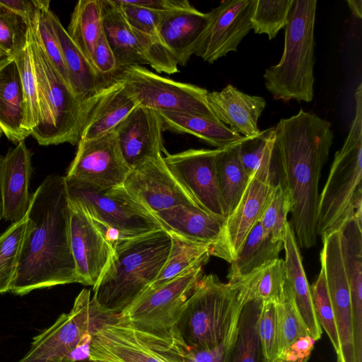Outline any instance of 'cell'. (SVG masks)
Returning <instances> with one entry per match:
<instances>
[{
  "mask_svg": "<svg viewBox=\"0 0 362 362\" xmlns=\"http://www.w3.org/2000/svg\"><path fill=\"white\" fill-rule=\"evenodd\" d=\"M274 131V156L291 199V226L298 245L310 248L317 242L319 180L333 143L332 125L300 110L280 119Z\"/></svg>",
  "mask_w": 362,
  "mask_h": 362,
  "instance_id": "6da1fadb",
  "label": "cell"
},
{
  "mask_svg": "<svg viewBox=\"0 0 362 362\" xmlns=\"http://www.w3.org/2000/svg\"><path fill=\"white\" fill-rule=\"evenodd\" d=\"M32 229L23 244L10 292L78 283L70 243V206L65 176H47L32 194Z\"/></svg>",
  "mask_w": 362,
  "mask_h": 362,
  "instance_id": "7a4b0ae2",
  "label": "cell"
},
{
  "mask_svg": "<svg viewBox=\"0 0 362 362\" xmlns=\"http://www.w3.org/2000/svg\"><path fill=\"white\" fill-rule=\"evenodd\" d=\"M171 237L165 229L122 240L93 287L98 304L115 315L127 309L152 284L168 257Z\"/></svg>",
  "mask_w": 362,
  "mask_h": 362,
  "instance_id": "3957f363",
  "label": "cell"
},
{
  "mask_svg": "<svg viewBox=\"0 0 362 362\" xmlns=\"http://www.w3.org/2000/svg\"><path fill=\"white\" fill-rule=\"evenodd\" d=\"M249 300V290L243 280L223 283L214 274L203 275L185 303L173 331L189 349L214 347L236 327Z\"/></svg>",
  "mask_w": 362,
  "mask_h": 362,
  "instance_id": "277c9868",
  "label": "cell"
},
{
  "mask_svg": "<svg viewBox=\"0 0 362 362\" xmlns=\"http://www.w3.org/2000/svg\"><path fill=\"white\" fill-rule=\"evenodd\" d=\"M356 111L348 135L335 153L320 194L316 230L321 238L362 218V84L355 92Z\"/></svg>",
  "mask_w": 362,
  "mask_h": 362,
  "instance_id": "5b68a950",
  "label": "cell"
},
{
  "mask_svg": "<svg viewBox=\"0 0 362 362\" xmlns=\"http://www.w3.org/2000/svg\"><path fill=\"white\" fill-rule=\"evenodd\" d=\"M315 0H293L285 26L279 62L264 74V85L275 100L311 102L314 96Z\"/></svg>",
  "mask_w": 362,
  "mask_h": 362,
  "instance_id": "8992f818",
  "label": "cell"
},
{
  "mask_svg": "<svg viewBox=\"0 0 362 362\" xmlns=\"http://www.w3.org/2000/svg\"><path fill=\"white\" fill-rule=\"evenodd\" d=\"M38 93V122L31 136L41 146L78 143L83 104L51 64L29 25Z\"/></svg>",
  "mask_w": 362,
  "mask_h": 362,
  "instance_id": "52a82bcc",
  "label": "cell"
},
{
  "mask_svg": "<svg viewBox=\"0 0 362 362\" xmlns=\"http://www.w3.org/2000/svg\"><path fill=\"white\" fill-rule=\"evenodd\" d=\"M66 181L70 200L78 203L113 245L164 229L157 218L136 202L123 185L100 189Z\"/></svg>",
  "mask_w": 362,
  "mask_h": 362,
  "instance_id": "ba28073f",
  "label": "cell"
},
{
  "mask_svg": "<svg viewBox=\"0 0 362 362\" xmlns=\"http://www.w3.org/2000/svg\"><path fill=\"white\" fill-rule=\"evenodd\" d=\"M204 265L196 264L161 286L146 290L119 315L141 333L173 340V327L203 276Z\"/></svg>",
  "mask_w": 362,
  "mask_h": 362,
  "instance_id": "9c48e42d",
  "label": "cell"
},
{
  "mask_svg": "<svg viewBox=\"0 0 362 362\" xmlns=\"http://www.w3.org/2000/svg\"><path fill=\"white\" fill-rule=\"evenodd\" d=\"M116 80L122 82L144 107L157 112L188 113L218 120L208 106V90L204 88L175 81L139 65L122 69Z\"/></svg>",
  "mask_w": 362,
  "mask_h": 362,
  "instance_id": "30bf717a",
  "label": "cell"
},
{
  "mask_svg": "<svg viewBox=\"0 0 362 362\" xmlns=\"http://www.w3.org/2000/svg\"><path fill=\"white\" fill-rule=\"evenodd\" d=\"M108 313L90 291L83 288L69 313H62L49 328L35 336L27 354L17 362H60Z\"/></svg>",
  "mask_w": 362,
  "mask_h": 362,
  "instance_id": "8fae6325",
  "label": "cell"
},
{
  "mask_svg": "<svg viewBox=\"0 0 362 362\" xmlns=\"http://www.w3.org/2000/svg\"><path fill=\"white\" fill-rule=\"evenodd\" d=\"M275 165L273 144L251 177L235 209L226 219L223 259L228 263L235 259L272 198L276 186Z\"/></svg>",
  "mask_w": 362,
  "mask_h": 362,
  "instance_id": "7c38bea8",
  "label": "cell"
},
{
  "mask_svg": "<svg viewBox=\"0 0 362 362\" xmlns=\"http://www.w3.org/2000/svg\"><path fill=\"white\" fill-rule=\"evenodd\" d=\"M65 176L67 181L100 189L122 185L130 169L124 162L115 133L93 139H80Z\"/></svg>",
  "mask_w": 362,
  "mask_h": 362,
  "instance_id": "4fadbf2b",
  "label": "cell"
},
{
  "mask_svg": "<svg viewBox=\"0 0 362 362\" xmlns=\"http://www.w3.org/2000/svg\"><path fill=\"white\" fill-rule=\"evenodd\" d=\"M320 252L327 286L332 302L339 349L337 362H358L356 358L351 301L340 247V233L335 231L322 238Z\"/></svg>",
  "mask_w": 362,
  "mask_h": 362,
  "instance_id": "5bb4252c",
  "label": "cell"
},
{
  "mask_svg": "<svg viewBox=\"0 0 362 362\" xmlns=\"http://www.w3.org/2000/svg\"><path fill=\"white\" fill-rule=\"evenodd\" d=\"M217 151L218 148L188 149L167 153L163 160L199 207L212 215L225 218L216 177Z\"/></svg>",
  "mask_w": 362,
  "mask_h": 362,
  "instance_id": "9a60e30c",
  "label": "cell"
},
{
  "mask_svg": "<svg viewBox=\"0 0 362 362\" xmlns=\"http://www.w3.org/2000/svg\"><path fill=\"white\" fill-rule=\"evenodd\" d=\"M89 358L95 362H169L120 315L110 314L91 332Z\"/></svg>",
  "mask_w": 362,
  "mask_h": 362,
  "instance_id": "2e32d148",
  "label": "cell"
},
{
  "mask_svg": "<svg viewBox=\"0 0 362 362\" xmlns=\"http://www.w3.org/2000/svg\"><path fill=\"white\" fill-rule=\"evenodd\" d=\"M70 243L78 283L94 287L114 252L113 245L85 210L69 199Z\"/></svg>",
  "mask_w": 362,
  "mask_h": 362,
  "instance_id": "e0dca14e",
  "label": "cell"
},
{
  "mask_svg": "<svg viewBox=\"0 0 362 362\" xmlns=\"http://www.w3.org/2000/svg\"><path fill=\"white\" fill-rule=\"evenodd\" d=\"M122 185L153 214L177 206H197L168 168L162 155L131 170Z\"/></svg>",
  "mask_w": 362,
  "mask_h": 362,
  "instance_id": "ac0fdd59",
  "label": "cell"
},
{
  "mask_svg": "<svg viewBox=\"0 0 362 362\" xmlns=\"http://www.w3.org/2000/svg\"><path fill=\"white\" fill-rule=\"evenodd\" d=\"M257 0H226L210 12L211 21L196 55L212 64L230 52H237L252 30L251 18Z\"/></svg>",
  "mask_w": 362,
  "mask_h": 362,
  "instance_id": "d6986e66",
  "label": "cell"
},
{
  "mask_svg": "<svg viewBox=\"0 0 362 362\" xmlns=\"http://www.w3.org/2000/svg\"><path fill=\"white\" fill-rule=\"evenodd\" d=\"M157 111L139 105L113 130L127 165L133 170L166 152Z\"/></svg>",
  "mask_w": 362,
  "mask_h": 362,
  "instance_id": "ffe728a7",
  "label": "cell"
},
{
  "mask_svg": "<svg viewBox=\"0 0 362 362\" xmlns=\"http://www.w3.org/2000/svg\"><path fill=\"white\" fill-rule=\"evenodd\" d=\"M32 153L25 141L9 148L0 158V199L2 218L17 222L28 213L32 194L30 181L33 173Z\"/></svg>",
  "mask_w": 362,
  "mask_h": 362,
  "instance_id": "44dd1931",
  "label": "cell"
},
{
  "mask_svg": "<svg viewBox=\"0 0 362 362\" xmlns=\"http://www.w3.org/2000/svg\"><path fill=\"white\" fill-rule=\"evenodd\" d=\"M80 139L101 136L114 129L139 104L119 81L103 87L82 103Z\"/></svg>",
  "mask_w": 362,
  "mask_h": 362,
  "instance_id": "7402d4cb",
  "label": "cell"
},
{
  "mask_svg": "<svg viewBox=\"0 0 362 362\" xmlns=\"http://www.w3.org/2000/svg\"><path fill=\"white\" fill-rule=\"evenodd\" d=\"M153 215L170 233L209 244L213 248V256L223 258L225 218L212 215L196 205L177 206Z\"/></svg>",
  "mask_w": 362,
  "mask_h": 362,
  "instance_id": "603a6c76",
  "label": "cell"
},
{
  "mask_svg": "<svg viewBox=\"0 0 362 362\" xmlns=\"http://www.w3.org/2000/svg\"><path fill=\"white\" fill-rule=\"evenodd\" d=\"M206 102L218 120L244 137L259 134L258 119L266 107L260 96L246 94L228 84L220 91L208 92Z\"/></svg>",
  "mask_w": 362,
  "mask_h": 362,
  "instance_id": "cb8c5ba5",
  "label": "cell"
},
{
  "mask_svg": "<svg viewBox=\"0 0 362 362\" xmlns=\"http://www.w3.org/2000/svg\"><path fill=\"white\" fill-rule=\"evenodd\" d=\"M210 21V12L203 13L193 6L165 14L159 25V33L179 65L185 66L196 54Z\"/></svg>",
  "mask_w": 362,
  "mask_h": 362,
  "instance_id": "d4e9b609",
  "label": "cell"
},
{
  "mask_svg": "<svg viewBox=\"0 0 362 362\" xmlns=\"http://www.w3.org/2000/svg\"><path fill=\"white\" fill-rule=\"evenodd\" d=\"M353 218L340 229L343 265L351 301L356 351H362V225Z\"/></svg>",
  "mask_w": 362,
  "mask_h": 362,
  "instance_id": "484cf974",
  "label": "cell"
},
{
  "mask_svg": "<svg viewBox=\"0 0 362 362\" xmlns=\"http://www.w3.org/2000/svg\"><path fill=\"white\" fill-rule=\"evenodd\" d=\"M25 103L18 66L8 57L0 67V130L15 144L30 134L23 127Z\"/></svg>",
  "mask_w": 362,
  "mask_h": 362,
  "instance_id": "4316f807",
  "label": "cell"
},
{
  "mask_svg": "<svg viewBox=\"0 0 362 362\" xmlns=\"http://www.w3.org/2000/svg\"><path fill=\"white\" fill-rule=\"evenodd\" d=\"M284 249L287 280L296 310L309 335L316 341L320 339L322 330L314 311L310 288L303 269L299 247L289 223L286 227Z\"/></svg>",
  "mask_w": 362,
  "mask_h": 362,
  "instance_id": "83f0119b",
  "label": "cell"
},
{
  "mask_svg": "<svg viewBox=\"0 0 362 362\" xmlns=\"http://www.w3.org/2000/svg\"><path fill=\"white\" fill-rule=\"evenodd\" d=\"M103 27L118 68L148 64L131 27L113 0H100Z\"/></svg>",
  "mask_w": 362,
  "mask_h": 362,
  "instance_id": "f1b7e54d",
  "label": "cell"
},
{
  "mask_svg": "<svg viewBox=\"0 0 362 362\" xmlns=\"http://www.w3.org/2000/svg\"><path fill=\"white\" fill-rule=\"evenodd\" d=\"M49 18L62 50L70 87L83 103L103 87L91 64L73 42L52 10L49 11Z\"/></svg>",
  "mask_w": 362,
  "mask_h": 362,
  "instance_id": "f546056e",
  "label": "cell"
},
{
  "mask_svg": "<svg viewBox=\"0 0 362 362\" xmlns=\"http://www.w3.org/2000/svg\"><path fill=\"white\" fill-rule=\"evenodd\" d=\"M158 113L163 130L192 134L216 148H225L240 142L245 138L218 120L182 112Z\"/></svg>",
  "mask_w": 362,
  "mask_h": 362,
  "instance_id": "4dcf8cb0",
  "label": "cell"
},
{
  "mask_svg": "<svg viewBox=\"0 0 362 362\" xmlns=\"http://www.w3.org/2000/svg\"><path fill=\"white\" fill-rule=\"evenodd\" d=\"M240 143L218 148L215 158L218 186L226 219L235 209L251 178L239 157Z\"/></svg>",
  "mask_w": 362,
  "mask_h": 362,
  "instance_id": "1f68e13d",
  "label": "cell"
},
{
  "mask_svg": "<svg viewBox=\"0 0 362 362\" xmlns=\"http://www.w3.org/2000/svg\"><path fill=\"white\" fill-rule=\"evenodd\" d=\"M284 242H274L259 223L251 230L235 259L230 263L229 281L240 280L267 262L279 258Z\"/></svg>",
  "mask_w": 362,
  "mask_h": 362,
  "instance_id": "d6a6232c",
  "label": "cell"
},
{
  "mask_svg": "<svg viewBox=\"0 0 362 362\" xmlns=\"http://www.w3.org/2000/svg\"><path fill=\"white\" fill-rule=\"evenodd\" d=\"M66 32L93 66L94 51L103 33L100 0L78 1L71 13Z\"/></svg>",
  "mask_w": 362,
  "mask_h": 362,
  "instance_id": "836d02e7",
  "label": "cell"
},
{
  "mask_svg": "<svg viewBox=\"0 0 362 362\" xmlns=\"http://www.w3.org/2000/svg\"><path fill=\"white\" fill-rule=\"evenodd\" d=\"M170 234L171 246L168 257L159 275L148 289L161 286L196 264H205L213 256L211 245Z\"/></svg>",
  "mask_w": 362,
  "mask_h": 362,
  "instance_id": "e575fe53",
  "label": "cell"
},
{
  "mask_svg": "<svg viewBox=\"0 0 362 362\" xmlns=\"http://www.w3.org/2000/svg\"><path fill=\"white\" fill-rule=\"evenodd\" d=\"M262 301L247 300L239 316L238 333L230 362H264L257 332Z\"/></svg>",
  "mask_w": 362,
  "mask_h": 362,
  "instance_id": "d590c367",
  "label": "cell"
},
{
  "mask_svg": "<svg viewBox=\"0 0 362 362\" xmlns=\"http://www.w3.org/2000/svg\"><path fill=\"white\" fill-rule=\"evenodd\" d=\"M27 215L0 235V294L10 291L16 277L23 244L32 229Z\"/></svg>",
  "mask_w": 362,
  "mask_h": 362,
  "instance_id": "8d00e7d4",
  "label": "cell"
},
{
  "mask_svg": "<svg viewBox=\"0 0 362 362\" xmlns=\"http://www.w3.org/2000/svg\"><path fill=\"white\" fill-rule=\"evenodd\" d=\"M237 333L238 325L223 341L206 349H189L177 336L170 342L157 344L155 349L169 362H230Z\"/></svg>",
  "mask_w": 362,
  "mask_h": 362,
  "instance_id": "74e56055",
  "label": "cell"
},
{
  "mask_svg": "<svg viewBox=\"0 0 362 362\" xmlns=\"http://www.w3.org/2000/svg\"><path fill=\"white\" fill-rule=\"evenodd\" d=\"M241 279L248 288L250 300L257 298L276 303L288 282L284 259L278 258L267 262Z\"/></svg>",
  "mask_w": 362,
  "mask_h": 362,
  "instance_id": "f35d334b",
  "label": "cell"
},
{
  "mask_svg": "<svg viewBox=\"0 0 362 362\" xmlns=\"http://www.w3.org/2000/svg\"><path fill=\"white\" fill-rule=\"evenodd\" d=\"M275 306L279 358L294 342L309 334L296 310L288 282Z\"/></svg>",
  "mask_w": 362,
  "mask_h": 362,
  "instance_id": "ab89813d",
  "label": "cell"
},
{
  "mask_svg": "<svg viewBox=\"0 0 362 362\" xmlns=\"http://www.w3.org/2000/svg\"><path fill=\"white\" fill-rule=\"evenodd\" d=\"M49 1H45L37 11L29 25L51 64L70 87L62 50L49 18Z\"/></svg>",
  "mask_w": 362,
  "mask_h": 362,
  "instance_id": "60d3db41",
  "label": "cell"
},
{
  "mask_svg": "<svg viewBox=\"0 0 362 362\" xmlns=\"http://www.w3.org/2000/svg\"><path fill=\"white\" fill-rule=\"evenodd\" d=\"M13 57L19 71L25 103L23 127L31 136L38 122V93L29 38L26 46Z\"/></svg>",
  "mask_w": 362,
  "mask_h": 362,
  "instance_id": "b9f144b4",
  "label": "cell"
},
{
  "mask_svg": "<svg viewBox=\"0 0 362 362\" xmlns=\"http://www.w3.org/2000/svg\"><path fill=\"white\" fill-rule=\"evenodd\" d=\"M293 0H257L251 18L256 34H266L269 40L285 28Z\"/></svg>",
  "mask_w": 362,
  "mask_h": 362,
  "instance_id": "7bdbcfd3",
  "label": "cell"
},
{
  "mask_svg": "<svg viewBox=\"0 0 362 362\" xmlns=\"http://www.w3.org/2000/svg\"><path fill=\"white\" fill-rule=\"evenodd\" d=\"M291 206L288 191L281 182L276 184L272 198L259 221L263 231L274 242H284Z\"/></svg>",
  "mask_w": 362,
  "mask_h": 362,
  "instance_id": "ee69618b",
  "label": "cell"
},
{
  "mask_svg": "<svg viewBox=\"0 0 362 362\" xmlns=\"http://www.w3.org/2000/svg\"><path fill=\"white\" fill-rule=\"evenodd\" d=\"M310 291L313 305L317 321L329 337L337 354L339 349V339L333 308L322 266H321L319 275L313 284Z\"/></svg>",
  "mask_w": 362,
  "mask_h": 362,
  "instance_id": "f6af8a7d",
  "label": "cell"
},
{
  "mask_svg": "<svg viewBox=\"0 0 362 362\" xmlns=\"http://www.w3.org/2000/svg\"><path fill=\"white\" fill-rule=\"evenodd\" d=\"M29 24L21 16L0 6V48L15 56L27 45Z\"/></svg>",
  "mask_w": 362,
  "mask_h": 362,
  "instance_id": "bcb514c9",
  "label": "cell"
},
{
  "mask_svg": "<svg viewBox=\"0 0 362 362\" xmlns=\"http://www.w3.org/2000/svg\"><path fill=\"white\" fill-rule=\"evenodd\" d=\"M274 127L260 131L252 137H245L239 144V157L243 166L251 177L263 161L274 141Z\"/></svg>",
  "mask_w": 362,
  "mask_h": 362,
  "instance_id": "7dc6e473",
  "label": "cell"
},
{
  "mask_svg": "<svg viewBox=\"0 0 362 362\" xmlns=\"http://www.w3.org/2000/svg\"><path fill=\"white\" fill-rule=\"evenodd\" d=\"M257 332L264 362H278L279 350L275 303L262 302L257 323Z\"/></svg>",
  "mask_w": 362,
  "mask_h": 362,
  "instance_id": "c3c4849f",
  "label": "cell"
},
{
  "mask_svg": "<svg viewBox=\"0 0 362 362\" xmlns=\"http://www.w3.org/2000/svg\"><path fill=\"white\" fill-rule=\"evenodd\" d=\"M93 66L103 87L114 82L120 71L104 32L100 35L94 51Z\"/></svg>",
  "mask_w": 362,
  "mask_h": 362,
  "instance_id": "681fc988",
  "label": "cell"
},
{
  "mask_svg": "<svg viewBox=\"0 0 362 362\" xmlns=\"http://www.w3.org/2000/svg\"><path fill=\"white\" fill-rule=\"evenodd\" d=\"M46 0H0V6L23 18L28 24Z\"/></svg>",
  "mask_w": 362,
  "mask_h": 362,
  "instance_id": "f907efd6",
  "label": "cell"
},
{
  "mask_svg": "<svg viewBox=\"0 0 362 362\" xmlns=\"http://www.w3.org/2000/svg\"><path fill=\"white\" fill-rule=\"evenodd\" d=\"M315 342L309 335L298 339L279 357V361H297L309 358Z\"/></svg>",
  "mask_w": 362,
  "mask_h": 362,
  "instance_id": "816d5d0a",
  "label": "cell"
},
{
  "mask_svg": "<svg viewBox=\"0 0 362 362\" xmlns=\"http://www.w3.org/2000/svg\"><path fill=\"white\" fill-rule=\"evenodd\" d=\"M126 1L129 4L160 12H170L192 6L187 0H126Z\"/></svg>",
  "mask_w": 362,
  "mask_h": 362,
  "instance_id": "f5cc1de1",
  "label": "cell"
},
{
  "mask_svg": "<svg viewBox=\"0 0 362 362\" xmlns=\"http://www.w3.org/2000/svg\"><path fill=\"white\" fill-rule=\"evenodd\" d=\"M352 13L358 19L362 18V1L348 0L346 1Z\"/></svg>",
  "mask_w": 362,
  "mask_h": 362,
  "instance_id": "db71d44e",
  "label": "cell"
},
{
  "mask_svg": "<svg viewBox=\"0 0 362 362\" xmlns=\"http://www.w3.org/2000/svg\"><path fill=\"white\" fill-rule=\"evenodd\" d=\"M6 57H8V54L0 48V59Z\"/></svg>",
  "mask_w": 362,
  "mask_h": 362,
  "instance_id": "11a10c76",
  "label": "cell"
},
{
  "mask_svg": "<svg viewBox=\"0 0 362 362\" xmlns=\"http://www.w3.org/2000/svg\"><path fill=\"white\" fill-rule=\"evenodd\" d=\"M309 358L301 359L297 361H280L279 362H307Z\"/></svg>",
  "mask_w": 362,
  "mask_h": 362,
  "instance_id": "9f6ffc18",
  "label": "cell"
},
{
  "mask_svg": "<svg viewBox=\"0 0 362 362\" xmlns=\"http://www.w3.org/2000/svg\"><path fill=\"white\" fill-rule=\"evenodd\" d=\"M74 362H95V361L90 360V358H86L84 360L77 361H74Z\"/></svg>",
  "mask_w": 362,
  "mask_h": 362,
  "instance_id": "6f0895ef",
  "label": "cell"
},
{
  "mask_svg": "<svg viewBox=\"0 0 362 362\" xmlns=\"http://www.w3.org/2000/svg\"><path fill=\"white\" fill-rule=\"evenodd\" d=\"M7 57L6 58H4V59H0V67L1 66V65L5 62L6 59Z\"/></svg>",
  "mask_w": 362,
  "mask_h": 362,
  "instance_id": "680465c9",
  "label": "cell"
},
{
  "mask_svg": "<svg viewBox=\"0 0 362 362\" xmlns=\"http://www.w3.org/2000/svg\"><path fill=\"white\" fill-rule=\"evenodd\" d=\"M2 218V215H1V199H0V220Z\"/></svg>",
  "mask_w": 362,
  "mask_h": 362,
  "instance_id": "91938a15",
  "label": "cell"
},
{
  "mask_svg": "<svg viewBox=\"0 0 362 362\" xmlns=\"http://www.w3.org/2000/svg\"><path fill=\"white\" fill-rule=\"evenodd\" d=\"M1 134H2V132H1V131L0 130V138H1Z\"/></svg>",
  "mask_w": 362,
  "mask_h": 362,
  "instance_id": "94428289",
  "label": "cell"
}]
</instances>
